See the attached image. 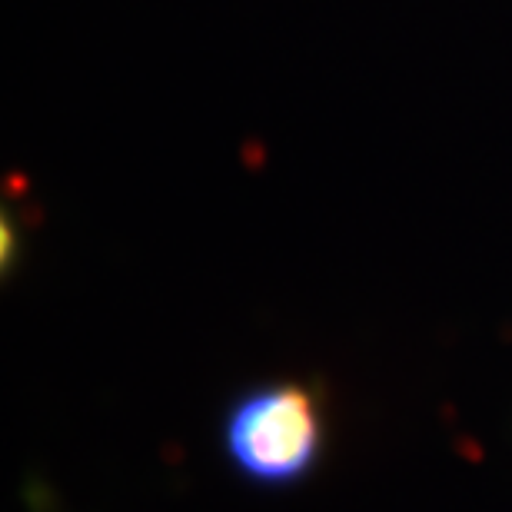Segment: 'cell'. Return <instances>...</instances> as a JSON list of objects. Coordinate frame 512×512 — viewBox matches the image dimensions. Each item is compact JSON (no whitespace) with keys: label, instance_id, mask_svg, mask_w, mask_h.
Listing matches in <instances>:
<instances>
[{"label":"cell","instance_id":"obj_1","mask_svg":"<svg viewBox=\"0 0 512 512\" xmlns=\"http://www.w3.org/2000/svg\"><path fill=\"white\" fill-rule=\"evenodd\" d=\"M223 443L230 463L253 483H296L323 453L320 403L296 383L253 389L230 409Z\"/></svg>","mask_w":512,"mask_h":512}]
</instances>
